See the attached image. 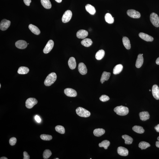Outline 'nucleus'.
<instances>
[{"label": "nucleus", "instance_id": "nucleus-13", "mask_svg": "<svg viewBox=\"0 0 159 159\" xmlns=\"http://www.w3.org/2000/svg\"><path fill=\"white\" fill-rule=\"evenodd\" d=\"M88 35V31L84 30H80L78 31L76 36L78 38L80 39H84Z\"/></svg>", "mask_w": 159, "mask_h": 159}, {"label": "nucleus", "instance_id": "nucleus-2", "mask_svg": "<svg viewBox=\"0 0 159 159\" xmlns=\"http://www.w3.org/2000/svg\"><path fill=\"white\" fill-rule=\"evenodd\" d=\"M114 110L117 115L120 116H124L127 115L129 113L128 108L122 106L115 107L114 108Z\"/></svg>", "mask_w": 159, "mask_h": 159}, {"label": "nucleus", "instance_id": "nucleus-1", "mask_svg": "<svg viewBox=\"0 0 159 159\" xmlns=\"http://www.w3.org/2000/svg\"><path fill=\"white\" fill-rule=\"evenodd\" d=\"M57 76L56 73L53 72L50 73L47 76L44 81V84L47 86H50L52 85L56 80Z\"/></svg>", "mask_w": 159, "mask_h": 159}, {"label": "nucleus", "instance_id": "nucleus-40", "mask_svg": "<svg viewBox=\"0 0 159 159\" xmlns=\"http://www.w3.org/2000/svg\"><path fill=\"white\" fill-rule=\"evenodd\" d=\"M24 158L23 159H30V156L27 152L26 151L24 152H23Z\"/></svg>", "mask_w": 159, "mask_h": 159}, {"label": "nucleus", "instance_id": "nucleus-16", "mask_svg": "<svg viewBox=\"0 0 159 159\" xmlns=\"http://www.w3.org/2000/svg\"><path fill=\"white\" fill-rule=\"evenodd\" d=\"M152 93L153 96L155 99H159V88L157 85H155L153 86Z\"/></svg>", "mask_w": 159, "mask_h": 159}, {"label": "nucleus", "instance_id": "nucleus-20", "mask_svg": "<svg viewBox=\"0 0 159 159\" xmlns=\"http://www.w3.org/2000/svg\"><path fill=\"white\" fill-rule=\"evenodd\" d=\"M111 73L110 72L104 71L103 72L101 77L100 81L102 84H103L105 81H107L109 79Z\"/></svg>", "mask_w": 159, "mask_h": 159}, {"label": "nucleus", "instance_id": "nucleus-5", "mask_svg": "<svg viewBox=\"0 0 159 159\" xmlns=\"http://www.w3.org/2000/svg\"><path fill=\"white\" fill-rule=\"evenodd\" d=\"M38 101L34 98H29L27 100L26 102V106L28 109H31L34 106L38 103Z\"/></svg>", "mask_w": 159, "mask_h": 159}, {"label": "nucleus", "instance_id": "nucleus-26", "mask_svg": "<svg viewBox=\"0 0 159 159\" xmlns=\"http://www.w3.org/2000/svg\"><path fill=\"white\" fill-rule=\"evenodd\" d=\"M123 69V66L121 64L117 65L113 69V73L114 75H117L120 73Z\"/></svg>", "mask_w": 159, "mask_h": 159}, {"label": "nucleus", "instance_id": "nucleus-29", "mask_svg": "<svg viewBox=\"0 0 159 159\" xmlns=\"http://www.w3.org/2000/svg\"><path fill=\"white\" fill-rule=\"evenodd\" d=\"M122 138L125 141V144H132L133 141V139L132 137L127 135H124L122 136Z\"/></svg>", "mask_w": 159, "mask_h": 159}, {"label": "nucleus", "instance_id": "nucleus-42", "mask_svg": "<svg viewBox=\"0 0 159 159\" xmlns=\"http://www.w3.org/2000/svg\"><path fill=\"white\" fill-rule=\"evenodd\" d=\"M24 2L26 5L29 6L30 5L31 1V0H24Z\"/></svg>", "mask_w": 159, "mask_h": 159}, {"label": "nucleus", "instance_id": "nucleus-6", "mask_svg": "<svg viewBox=\"0 0 159 159\" xmlns=\"http://www.w3.org/2000/svg\"><path fill=\"white\" fill-rule=\"evenodd\" d=\"M72 16V12L70 10H67L65 12L62 18V22L66 23L69 22L71 20Z\"/></svg>", "mask_w": 159, "mask_h": 159}, {"label": "nucleus", "instance_id": "nucleus-12", "mask_svg": "<svg viewBox=\"0 0 159 159\" xmlns=\"http://www.w3.org/2000/svg\"><path fill=\"white\" fill-rule=\"evenodd\" d=\"M27 44L26 41L23 40H18L15 43L16 47L21 49H26L27 47Z\"/></svg>", "mask_w": 159, "mask_h": 159}, {"label": "nucleus", "instance_id": "nucleus-33", "mask_svg": "<svg viewBox=\"0 0 159 159\" xmlns=\"http://www.w3.org/2000/svg\"><path fill=\"white\" fill-rule=\"evenodd\" d=\"M110 142L108 140H105L103 141L101 143L99 144V146L100 147H104L105 149H106L110 145Z\"/></svg>", "mask_w": 159, "mask_h": 159}, {"label": "nucleus", "instance_id": "nucleus-46", "mask_svg": "<svg viewBox=\"0 0 159 159\" xmlns=\"http://www.w3.org/2000/svg\"><path fill=\"white\" fill-rule=\"evenodd\" d=\"M55 0L58 3H61L62 1V0Z\"/></svg>", "mask_w": 159, "mask_h": 159}, {"label": "nucleus", "instance_id": "nucleus-31", "mask_svg": "<svg viewBox=\"0 0 159 159\" xmlns=\"http://www.w3.org/2000/svg\"><path fill=\"white\" fill-rule=\"evenodd\" d=\"M29 71V69L27 67H20L18 69V73L20 74H27Z\"/></svg>", "mask_w": 159, "mask_h": 159}, {"label": "nucleus", "instance_id": "nucleus-21", "mask_svg": "<svg viewBox=\"0 0 159 159\" xmlns=\"http://www.w3.org/2000/svg\"><path fill=\"white\" fill-rule=\"evenodd\" d=\"M29 28L32 33L38 35L40 33L39 29L37 26L32 24H30L29 26Z\"/></svg>", "mask_w": 159, "mask_h": 159}, {"label": "nucleus", "instance_id": "nucleus-51", "mask_svg": "<svg viewBox=\"0 0 159 159\" xmlns=\"http://www.w3.org/2000/svg\"><path fill=\"white\" fill-rule=\"evenodd\" d=\"M59 159L58 158H57L55 159Z\"/></svg>", "mask_w": 159, "mask_h": 159}, {"label": "nucleus", "instance_id": "nucleus-24", "mask_svg": "<svg viewBox=\"0 0 159 159\" xmlns=\"http://www.w3.org/2000/svg\"><path fill=\"white\" fill-rule=\"evenodd\" d=\"M105 132V130L103 129L97 128L94 130L93 133L96 137H100L104 134Z\"/></svg>", "mask_w": 159, "mask_h": 159}, {"label": "nucleus", "instance_id": "nucleus-17", "mask_svg": "<svg viewBox=\"0 0 159 159\" xmlns=\"http://www.w3.org/2000/svg\"><path fill=\"white\" fill-rule=\"evenodd\" d=\"M144 62V58L141 54H139L136 61V66L137 68H139L141 67Z\"/></svg>", "mask_w": 159, "mask_h": 159}, {"label": "nucleus", "instance_id": "nucleus-48", "mask_svg": "<svg viewBox=\"0 0 159 159\" xmlns=\"http://www.w3.org/2000/svg\"><path fill=\"white\" fill-rule=\"evenodd\" d=\"M157 140H158V141H159V136L158 137Z\"/></svg>", "mask_w": 159, "mask_h": 159}, {"label": "nucleus", "instance_id": "nucleus-34", "mask_svg": "<svg viewBox=\"0 0 159 159\" xmlns=\"http://www.w3.org/2000/svg\"><path fill=\"white\" fill-rule=\"evenodd\" d=\"M150 146V145L149 143L145 141L140 142L138 145V146L141 150L145 149Z\"/></svg>", "mask_w": 159, "mask_h": 159}, {"label": "nucleus", "instance_id": "nucleus-22", "mask_svg": "<svg viewBox=\"0 0 159 159\" xmlns=\"http://www.w3.org/2000/svg\"><path fill=\"white\" fill-rule=\"evenodd\" d=\"M122 41L124 46L128 50L131 49V45L129 40L127 37H124L122 39Z\"/></svg>", "mask_w": 159, "mask_h": 159}, {"label": "nucleus", "instance_id": "nucleus-38", "mask_svg": "<svg viewBox=\"0 0 159 159\" xmlns=\"http://www.w3.org/2000/svg\"><path fill=\"white\" fill-rule=\"evenodd\" d=\"M109 97L106 95H102L100 97V100L103 102H107V101L109 100Z\"/></svg>", "mask_w": 159, "mask_h": 159}, {"label": "nucleus", "instance_id": "nucleus-18", "mask_svg": "<svg viewBox=\"0 0 159 159\" xmlns=\"http://www.w3.org/2000/svg\"><path fill=\"white\" fill-rule=\"evenodd\" d=\"M68 63L69 66L71 69H74L76 67V61L74 57H71L70 58Z\"/></svg>", "mask_w": 159, "mask_h": 159}, {"label": "nucleus", "instance_id": "nucleus-3", "mask_svg": "<svg viewBox=\"0 0 159 159\" xmlns=\"http://www.w3.org/2000/svg\"><path fill=\"white\" fill-rule=\"evenodd\" d=\"M76 114L79 116L83 117H88L91 115V113L85 108L81 107H78L76 110Z\"/></svg>", "mask_w": 159, "mask_h": 159}, {"label": "nucleus", "instance_id": "nucleus-7", "mask_svg": "<svg viewBox=\"0 0 159 159\" xmlns=\"http://www.w3.org/2000/svg\"><path fill=\"white\" fill-rule=\"evenodd\" d=\"M127 13L129 16L133 18H139L141 17L139 12L134 9H129L128 10Z\"/></svg>", "mask_w": 159, "mask_h": 159}, {"label": "nucleus", "instance_id": "nucleus-50", "mask_svg": "<svg viewBox=\"0 0 159 159\" xmlns=\"http://www.w3.org/2000/svg\"><path fill=\"white\" fill-rule=\"evenodd\" d=\"M149 91H151V90H149Z\"/></svg>", "mask_w": 159, "mask_h": 159}, {"label": "nucleus", "instance_id": "nucleus-41", "mask_svg": "<svg viewBox=\"0 0 159 159\" xmlns=\"http://www.w3.org/2000/svg\"><path fill=\"white\" fill-rule=\"evenodd\" d=\"M35 119L36 121L38 123H40L41 122V119L39 116L38 115H36L35 116Z\"/></svg>", "mask_w": 159, "mask_h": 159}, {"label": "nucleus", "instance_id": "nucleus-10", "mask_svg": "<svg viewBox=\"0 0 159 159\" xmlns=\"http://www.w3.org/2000/svg\"><path fill=\"white\" fill-rule=\"evenodd\" d=\"M64 92L66 96L68 97H75L77 95L76 91L72 88H66L64 90Z\"/></svg>", "mask_w": 159, "mask_h": 159}, {"label": "nucleus", "instance_id": "nucleus-8", "mask_svg": "<svg viewBox=\"0 0 159 159\" xmlns=\"http://www.w3.org/2000/svg\"><path fill=\"white\" fill-rule=\"evenodd\" d=\"M54 45L53 41L52 40H49L43 49V53L45 54H47L50 52L53 47Z\"/></svg>", "mask_w": 159, "mask_h": 159}, {"label": "nucleus", "instance_id": "nucleus-23", "mask_svg": "<svg viewBox=\"0 0 159 159\" xmlns=\"http://www.w3.org/2000/svg\"><path fill=\"white\" fill-rule=\"evenodd\" d=\"M85 9L91 15H94L96 13V10L94 7L91 4H87L85 6Z\"/></svg>", "mask_w": 159, "mask_h": 159}, {"label": "nucleus", "instance_id": "nucleus-39", "mask_svg": "<svg viewBox=\"0 0 159 159\" xmlns=\"http://www.w3.org/2000/svg\"><path fill=\"white\" fill-rule=\"evenodd\" d=\"M17 141V140L16 138L14 137H12L9 139V144L12 146H14L16 144Z\"/></svg>", "mask_w": 159, "mask_h": 159}, {"label": "nucleus", "instance_id": "nucleus-36", "mask_svg": "<svg viewBox=\"0 0 159 159\" xmlns=\"http://www.w3.org/2000/svg\"><path fill=\"white\" fill-rule=\"evenodd\" d=\"M55 130L57 132L61 134H63L65 133V129L63 126L58 125L55 127Z\"/></svg>", "mask_w": 159, "mask_h": 159}, {"label": "nucleus", "instance_id": "nucleus-11", "mask_svg": "<svg viewBox=\"0 0 159 159\" xmlns=\"http://www.w3.org/2000/svg\"><path fill=\"white\" fill-rule=\"evenodd\" d=\"M78 69L79 73L82 75H85L87 73V69L86 66L83 62L79 64Z\"/></svg>", "mask_w": 159, "mask_h": 159}, {"label": "nucleus", "instance_id": "nucleus-27", "mask_svg": "<svg viewBox=\"0 0 159 159\" xmlns=\"http://www.w3.org/2000/svg\"><path fill=\"white\" fill-rule=\"evenodd\" d=\"M93 43L91 40L89 38H85L81 41V44L82 45L85 47H89L92 45Z\"/></svg>", "mask_w": 159, "mask_h": 159}, {"label": "nucleus", "instance_id": "nucleus-53", "mask_svg": "<svg viewBox=\"0 0 159 159\" xmlns=\"http://www.w3.org/2000/svg\"><path fill=\"white\" fill-rule=\"evenodd\" d=\"M142 55H143V54H141Z\"/></svg>", "mask_w": 159, "mask_h": 159}, {"label": "nucleus", "instance_id": "nucleus-37", "mask_svg": "<svg viewBox=\"0 0 159 159\" xmlns=\"http://www.w3.org/2000/svg\"><path fill=\"white\" fill-rule=\"evenodd\" d=\"M40 137L41 139L44 141H50L52 139V136L49 135L44 134L41 135Z\"/></svg>", "mask_w": 159, "mask_h": 159}, {"label": "nucleus", "instance_id": "nucleus-52", "mask_svg": "<svg viewBox=\"0 0 159 159\" xmlns=\"http://www.w3.org/2000/svg\"><path fill=\"white\" fill-rule=\"evenodd\" d=\"M27 44H29V43H28Z\"/></svg>", "mask_w": 159, "mask_h": 159}, {"label": "nucleus", "instance_id": "nucleus-30", "mask_svg": "<svg viewBox=\"0 0 159 159\" xmlns=\"http://www.w3.org/2000/svg\"><path fill=\"white\" fill-rule=\"evenodd\" d=\"M105 18L106 22L108 23L112 24L114 22V18H113L111 14L109 13H107L106 14Z\"/></svg>", "mask_w": 159, "mask_h": 159}, {"label": "nucleus", "instance_id": "nucleus-19", "mask_svg": "<svg viewBox=\"0 0 159 159\" xmlns=\"http://www.w3.org/2000/svg\"><path fill=\"white\" fill-rule=\"evenodd\" d=\"M140 119L142 121H145L148 120L150 118V115L147 111H143L139 113Z\"/></svg>", "mask_w": 159, "mask_h": 159}, {"label": "nucleus", "instance_id": "nucleus-28", "mask_svg": "<svg viewBox=\"0 0 159 159\" xmlns=\"http://www.w3.org/2000/svg\"><path fill=\"white\" fill-rule=\"evenodd\" d=\"M105 52L104 50H101L96 53L95 57L97 60H100L103 58L105 55Z\"/></svg>", "mask_w": 159, "mask_h": 159}, {"label": "nucleus", "instance_id": "nucleus-47", "mask_svg": "<svg viewBox=\"0 0 159 159\" xmlns=\"http://www.w3.org/2000/svg\"><path fill=\"white\" fill-rule=\"evenodd\" d=\"M0 159H8V158H7L5 157H1L0 158Z\"/></svg>", "mask_w": 159, "mask_h": 159}, {"label": "nucleus", "instance_id": "nucleus-25", "mask_svg": "<svg viewBox=\"0 0 159 159\" xmlns=\"http://www.w3.org/2000/svg\"><path fill=\"white\" fill-rule=\"evenodd\" d=\"M42 5L46 9H50L52 7L51 2L49 0H41Z\"/></svg>", "mask_w": 159, "mask_h": 159}, {"label": "nucleus", "instance_id": "nucleus-49", "mask_svg": "<svg viewBox=\"0 0 159 159\" xmlns=\"http://www.w3.org/2000/svg\"><path fill=\"white\" fill-rule=\"evenodd\" d=\"M1 87V84H0V88Z\"/></svg>", "mask_w": 159, "mask_h": 159}, {"label": "nucleus", "instance_id": "nucleus-45", "mask_svg": "<svg viewBox=\"0 0 159 159\" xmlns=\"http://www.w3.org/2000/svg\"><path fill=\"white\" fill-rule=\"evenodd\" d=\"M156 64L159 65V57L156 59Z\"/></svg>", "mask_w": 159, "mask_h": 159}, {"label": "nucleus", "instance_id": "nucleus-4", "mask_svg": "<svg viewBox=\"0 0 159 159\" xmlns=\"http://www.w3.org/2000/svg\"><path fill=\"white\" fill-rule=\"evenodd\" d=\"M150 20L154 26L156 27L159 26V17L156 13H153L150 14Z\"/></svg>", "mask_w": 159, "mask_h": 159}, {"label": "nucleus", "instance_id": "nucleus-43", "mask_svg": "<svg viewBox=\"0 0 159 159\" xmlns=\"http://www.w3.org/2000/svg\"><path fill=\"white\" fill-rule=\"evenodd\" d=\"M155 129L156 132H159V124L155 126Z\"/></svg>", "mask_w": 159, "mask_h": 159}, {"label": "nucleus", "instance_id": "nucleus-44", "mask_svg": "<svg viewBox=\"0 0 159 159\" xmlns=\"http://www.w3.org/2000/svg\"><path fill=\"white\" fill-rule=\"evenodd\" d=\"M156 145L157 148H159V141L156 142Z\"/></svg>", "mask_w": 159, "mask_h": 159}, {"label": "nucleus", "instance_id": "nucleus-14", "mask_svg": "<svg viewBox=\"0 0 159 159\" xmlns=\"http://www.w3.org/2000/svg\"><path fill=\"white\" fill-rule=\"evenodd\" d=\"M117 153L120 156H126L128 155V151L126 148L120 146L118 148Z\"/></svg>", "mask_w": 159, "mask_h": 159}, {"label": "nucleus", "instance_id": "nucleus-32", "mask_svg": "<svg viewBox=\"0 0 159 159\" xmlns=\"http://www.w3.org/2000/svg\"><path fill=\"white\" fill-rule=\"evenodd\" d=\"M132 129L135 132L138 133L142 134L144 133V130L141 126H134Z\"/></svg>", "mask_w": 159, "mask_h": 159}, {"label": "nucleus", "instance_id": "nucleus-9", "mask_svg": "<svg viewBox=\"0 0 159 159\" xmlns=\"http://www.w3.org/2000/svg\"><path fill=\"white\" fill-rule=\"evenodd\" d=\"M11 22L6 19H4L1 21L0 24V28L2 31L7 30L10 26Z\"/></svg>", "mask_w": 159, "mask_h": 159}, {"label": "nucleus", "instance_id": "nucleus-15", "mask_svg": "<svg viewBox=\"0 0 159 159\" xmlns=\"http://www.w3.org/2000/svg\"><path fill=\"white\" fill-rule=\"evenodd\" d=\"M139 36L142 39L147 42H152L154 40V38L151 36L143 32L140 33Z\"/></svg>", "mask_w": 159, "mask_h": 159}, {"label": "nucleus", "instance_id": "nucleus-35", "mask_svg": "<svg viewBox=\"0 0 159 159\" xmlns=\"http://www.w3.org/2000/svg\"><path fill=\"white\" fill-rule=\"evenodd\" d=\"M52 152L49 149H46L44 151L43 153V156L44 159H47L51 156Z\"/></svg>", "mask_w": 159, "mask_h": 159}]
</instances>
